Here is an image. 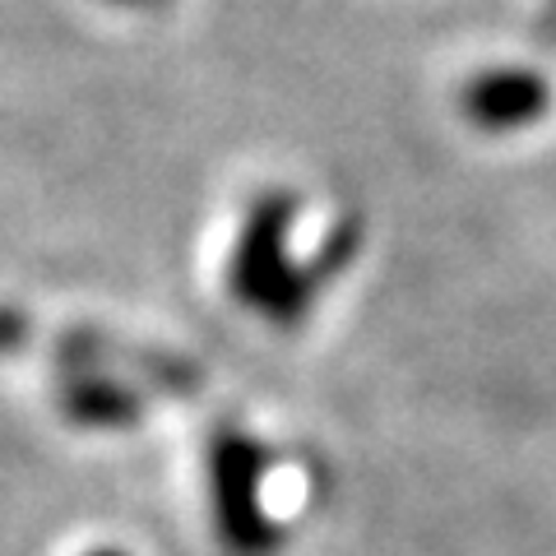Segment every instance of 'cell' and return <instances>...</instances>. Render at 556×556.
<instances>
[{"mask_svg":"<svg viewBox=\"0 0 556 556\" xmlns=\"http://www.w3.org/2000/svg\"><path fill=\"white\" fill-rule=\"evenodd\" d=\"M112 5H126V10H163L167 0H112Z\"/></svg>","mask_w":556,"mask_h":556,"instance_id":"6","label":"cell"},{"mask_svg":"<svg viewBox=\"0 0 556 556\" xmlns=\"http://www.w3.org/2000/svg\"><path fill=\"white\" fill-rule=\"evenodd\" d=\"M89 556H126V552H121V547H93Z\"/></svg>","mask_w":556,"mask_h":556,"instance_id":"7","label":"cell"},{"mask_svg":"<svg viewBox=\"0 0 556 556\" xmlns=\"http://www.w3.org/2000/svg\"><path fill=\"white\" fill-rule=\"evenodd\" d=\"M42 343V325L24 316L20 306H5L0 302V357H14V353H33Z\"/></svg>","mask_w":556,"mask_h":556,"instance_id":"5","label":"cell"},{"mask_svg":"<svg viewBox=\"0 0 556 556\" xmlns=\"http://www.w3.org/2000/svg\"><path fill=\"white\" fill-rule=\"evenodd\" d=\"M298 218V200L288 190H265L247 208V223L237 232V247L228 260V292L232 298L265 316L278 329H292L311 316L316 302V274L311 265H298L288 255V228Z\"/></svg>","mask_w":556,"mask_h":556,"instance_id":"1","label":"cell"},{"mask_svg":"<svg viewBox=\"0 0 556 556\" xmlns=\"http://www.w3.org/2000/svg\"><path fill=\"white\" fill-rule=\"evenodd\" d=\"M265 468H269V450L251 431L232 422L214 427L204 450V473H208L214 533L228 547V556H274L283 547V525L265 506Z\"/></svg>","mask_w":556,"mask_h":556,"instance_id":"2","label":"cell"},{"mask_svg":"<svg viewBox=\"0 0 556 556\" xmlns=\"http://www.w3.org/2000/svg\"><path fill=\"white\" fill-rule=\"evenodd\" d=\"M464 121L486 135H510V130H529L552 112V84L525 65H501L473 75L459 93Z\"/></svg>","mask_w":556,"mask_h":556,"instance_id":"3","label":"cell"},{"mask_svg":"<svg viewBox=\"0 0 556 556\" xmlns=\"http://www.w3.org/2000/svg\"><path fill=\"white\" fill-rule=\"evenodd\" d=\"M56 408L65 422L89 431H126L144 422V394L126 376H108V371H61Z\"/></svg>","mask_w":556,"mask_h":556,"instance_id":"4","label":"cell"}]
</instances>
